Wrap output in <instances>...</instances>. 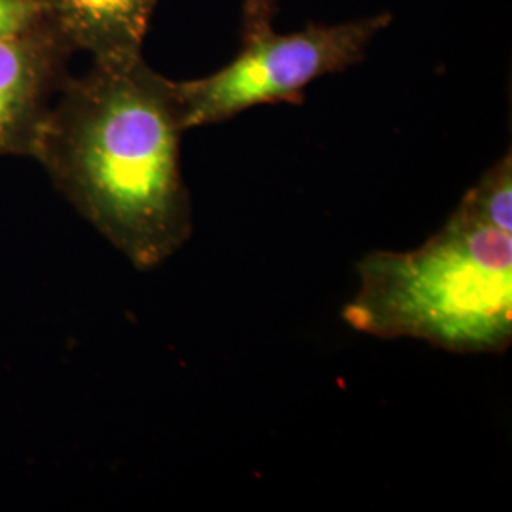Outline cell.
Instances as JSON below:
<instances>
[{"label":"cell","instance_id":"7","mask_svg":"<svg viewBox=\"0 0 512 512\" xmlns=\"http://www.w3.org/2000/svg\"><path fill=\"white\" fill-rule=\"evenodd\" d=\"M50 14L46 0H0V38L16 37Z\"/></svg>","mask_w":512,"mask_h":512},{"label":"cell","instance_id":"1","mask_svg":"<svg viewBox=\"0 0 512 512\" xmlns=\"http://www.w3.org/2000/svg\"><path fill=\"white\" fill-rule=\"evenodd\" d=\"M175 80L135 57L65 80L33 158L74 209L139 270L192 236Z\"/></svg>","mask_w":512,"mask_h":512},{"label":"cell","instance_id":"3","mask_svg":"<svg viewBox=\"0 0 512 512\" xmlns=\"http://www.w3.org/2000/svg\"><path fill=\"white\" fill-rule=\"evenodd\" d=\"M391 21L382 12L336 25L310 23L289 35L268 29L243 40L241 52L217 73L175 82L184 129L222 124L258 105H302L311 82L361 63Z\"/></svg>","mask_w":512,"mask_h":512},{"label":"cell","instance_id":"6","mask_svg":"<svg viewBox=\"0 0 512 512\" xmlns=\"http://www.w3.org/2000/svg\"><path fill=\"white\" fill-rule=\"evenodd\" d=\"M463 202L469 203L476 213L495 228L512 232V156L507 152L499 158L480 181L465 194Z\"/></svg>","mask_w":512,"mask_h":512},{"label":"cell","instance_id":"5","mask_svg":"<svg viewBox=\"0 0 512 512\" xmlns=\"http://www.w3.org/2000/svg\"><path fill=\"white\" fill-rule=\"evenodd\" d=\"M160 0H46L50 16L74 52L93 63H122L143 55L148 23Z\"/></svg>","mask_w":512,"mask_h":512},{"label":"cell","instance_id":"2","mask_svg":"<svg viewBox=\"0 0 512 512\" xmlns=\"http://www.w3.org/2000/svg\"><path fill=\"white\" fill-rule=\"evenodd\" d=\"M344 310L353 329L454 353H503L512 340V232L467 202L414 251L372 253Z\"/></svg>","mask_w":512,"mask_h":512},{"label":"cell","instance_id":"4","mask_svg":"<svg viewBox=\"0 0 512 512\" xmlns=\"http://www.w3.org/2000/svg\"><path fill=\"white\" fill-rule=\"evenodd\" d=\"M73 54L50 14L21 35L0 38V156L33 158Z\"/></svg>","mask_w":512,"mask_h":512},{"label":"cell","instance_id":"8","mask_svg":"<svg viewBox=\"0 0 512 512\" xmlns=\"http://www.w3.org/2000/svg\"><path fill=\"white\" fill-rule=\"evenodd\" d=\"M281 0H243V25L241 37L243 40L255 37L262 31L274 29L275 14L279 10Z\"/></svg>","mask_w":512,"mask_h":512}]
</instances>
